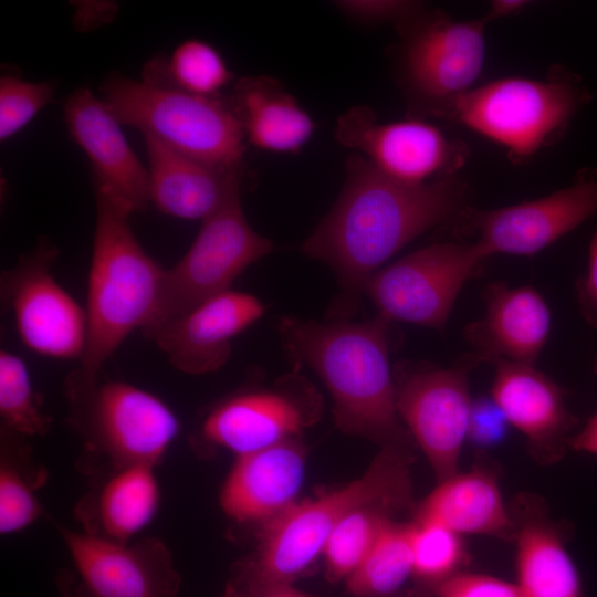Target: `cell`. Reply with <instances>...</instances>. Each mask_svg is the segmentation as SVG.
I'll return each mask as SVG.
<instances>
[{
  "label": "cell",
  "mask_w": 597,
  "mask_h": 597,
  "mask_svg": "<svg viewBox=\"0 0 597 597\" xmlns=\"http://www.w3.org/2000/svg\"><path fill=\"white\" fill-rule=\"evenodd\" d=\"M576 296L583 317L597 328V231L589 242L587 270L576 284Z\"/></svg>",
  "instance_id": "cell-37"
},
{
  "label": "cell",
  "mask_w": 597,
  "mask_h": 597,
  "mask_svg": "<svg viewBox=\"0 0 597 597\" xmlns=\"http://www.w3.org/2000/svg\"><path fill=\"white\" fill-rule=\"evenodd\" d=\"M63 114L71 137L91 163L94 195L129 216L145 210L150 203L149 171L103 101L81 86L65 101Z\"/></svg>",
  "instance_id": "cell-17"
},
{
  "label": "cell",
  "mask_w": 597,
  "mask_h": 597,
  "mask_svg": "<svg viewBox=\"0 0 597 597\" xmlns=\"http://www.w3.org/2000/svg\"><path fill=\"white\" fill-rule=\"evenodd\" d=\"M345 174L337 200L301 251L334 271L341 287L336 311L346 316L385 261L433 227L461 220L470 207L468 187L457 176L407 185L357 153L347 157Z\"/></svg>",
  "instance_id": "cell-1"
},
{
  "label": "cell",
  "mask_w": 597,
  "mask_h": 597,
  "mask_svg": "<svg viewBox=\"0 0 597 597\" xmlns=\"http://www.w3.org/2000/svg\"><path fill=\"white\" fill-rule=\"evenodd\" d=\"M201 222L188 251L165 271L157 313L144 331L180 316L203 301L230 290L233 281L248 266L275 249L270 239L249 224L241 195Z\"/></svg>",
  "instance_id": "cell-10"
},
{
  "label": "cell",
  "mask_w": 597,
  "mask_h": 597,
  "mask_svg": "<svg viewBox=\"0 0 597 597\" xmlns=\"http://www.w3.org/2000/svg\"><path fill=\"white\" fill-rule=\"evenodd\" d=\"M101 100L119 122L197 160L247 169L242 127L227 96L202 97L113 73Z\"/></svg>",
  "instance_id": "cell-5"
},
{
  "label": "cell",
  "mask_w": 597,
  "mask_h": 597,
  "mask_svg": "<svg viewBox=\"0 0 597 597\" xmlns=\"http://www.w3.org/2000/svg\"><path fill=\"white\" fill-rule=\"evenodd\" d=\"M515 585L522 597H584L567 546V528L552 520L544 502L521 494L512 504Z\"/></svg>",
  "instance_id": "cell-23"
},
{
  "label": "cell",
  "mask_w": 597,
  "mask_h": 597,
  "mask_svg": "<svg viewBox=\"0 0 597 597\" xmlns=\"http://www.w3.org/2000/svg\"><path fill=\"white\" fill-rule=\"evenodd\" d=\"M391 597H433V595L425 589L419 588L418 590H413L411 593L402 594V595H394Z\"/></svg>",
  "instance_id": "cell-42"
},
{
  "label": "cell",
  "mask_w": 597,
  "mask_h": 597,
  "mask_svg": "<svg viewBox=\"0 0 597 597\" xmlns=\"http://www.w3.org/2000/svg\"><path fill=\"white\" fill-rule=\"evenodd\" d=\"M334 7L347 18L366 24L392 22L396 27L426 10V4L407 0H339Z\"/></svg>",
  "instance_id": "cell-34"
},
{
  "label": "cell",
  "mask_w": 597,
  "mask_h": 597,
  "mask_svg": "<svg viewBox=\"0 0 597 597\" xmlns=\"http://www.w3.org/2000/svg\"><path fill=\"white\" fill-rule=\"evenodd\" d=\"M0 417L2 428L24 438L46 434L52 423L24 362L7 349L0 352Z\"/></svg>",
  "instance_id": "cell-32"
},
{
  "label": "cell",
  "mask_w": 597,
  "mask_h": 597,
  "mask_svg": "<svg viewBox=\"0 0 597 597\" xmlns=\"http://www.w3.org/2000/svg\"><path fill=\"white\" fill-rule=\"evenodd\" d=\"M585 101L574 75L554 69L546 80L504 77L474 86L430 117L463 125L523 160L554 143Z\"/></svg>",
  "instance_id": "cell-6"
},
{
  "label": "cell",
  "mask_w": 597,
  "mask_h": 597,
  "mask_svg": "<svg viewBox=\"0 0 597 597\" xmlns=\"http://www.w3.org/2000/svg\"><path fill=\"white\" fill-rule=\"evenodd\" d=\"M568 448L597 455V412L587 420L580 431L569 438Z\"/></svg>",
  "instance_id": "cell-39"
},
{
  "label": "cell",
  "mask_w": 597,
  "mask_h": 597,
  "mask_svg": "<svg viewBox=\"0 0 597 597\" xmlns=\"http://www.w3.org/2000/svg\"><path fill=\"white\" fill-rule=\"evenodd\" d=\"M95 202L85 307L87 339L78 366L91 374L102 373L130 333L153 323L166 271L138 242L129 214L100 196Z\"/></svg>",
  "instance_id": "cell-4"
},
{
  "label": "cell",
  "mask_w": 597,
  "mask_h": 597,
  "mask_svg": "<svg viewBox=\"0 0 597 597\" xmlns=\"http://www.w3.org/2000/svg\"><path fill=\"white\" fill-rule=\"evenodd\" d=\"M486 24L482 18L457 21L426 9L396 27L398 73L413 115L430 117L474 87L485 62Z\"/></svg>",
  "instance_id": "cell-8"
},
{
  "label": "cell",
  "mask_w": 597,
  "mask_h": 597,
  "mask_svg": "<svg viewBox=\"0 0 597 597\" xmlns=\"http://www.w3.org/2000/svg\"><path fill=\"white\" fill-rule=\"evenodd\" d=\"M433 597H522L515 583L462 570L438 585Z\"/></svg>",
  "instance_id": "cell-35"
},
{
  "label": "cell",
  "mask_w": 597,
  "mask_h": 597,
  "mask_svg": "<svg viewBox=\"0 0 597 597\" xmlns=\"http://www.w3.org/2000/svg\"><path fill=\"white\" fill-rule=\"evenodd\" d=\"M320 412V395L295 369L272 388L245 389L220 401L205 418L201 436L237 457L300 437Z\"/></svg>",
  "instance_id": "cell-14"
},
{
  "label": "cell",
  "mask_w": 597,
  "mask_h": 597,
  "mask_svg": "<svg viewBox=\"0 0 597 597\" xmlns=\"http://www.w3.org/2000/svg\"><path fill=\"white\" fill-rule=\"evenodd\" d=\"M412 578L419 588L432 590L464 570L470 561L462 535L434 523L410 522Z\"/></svg>",
  "instance_id": "cell-31"
},
{
  "label": "cell",
  "mask_w": 597,
  "mask_h": 597,
  "mask_svg": "<svg viewBox=\"0 0 597 597\" xmlns=\"http://www.w3.org/2000/svg\"><path fill=\"white\" fill-rule=\"evenodd\" d=\"M594 371H595V374H597V357H596L595 363H594Z\"/></svg>",
  "instance_id": "cell-43"
},
{
  "label": "cell",
  "mask_w": 597,
  "mask_h": 597,
  "mask_svg": "<svg viewBox=\"0 0 597 597\" xmlns=\"http://www.w3.org/2000/svg\"><path fill=\"white\" fill-rule=\"evenodd\" d=\"M22 439L1 427L0 532L4 535L20 532L44 515L36 491L46 473L43 469H29L33 463Z\"/></svg>",
  "instance_id": "cell-28"
},
{
  "label": "cell",
  "mask_w": 597,
  "mask_h": 597,
  "mask_svg": "<svg viewBox=\"0 0 597 597\" xmlns=\"http://www.w3.org/2000/svg\"><path fill=\"white\" fill-rule=\"evenodd\" d=\"M401 506L389 502L367 504L352 511L336 526L323 549L322 558L331 582L344 580L364 561L384 526Z\"/></svg>",
  "instance_id": "cell-30"
},
{
  "label": "cell",
  "mask_w": 597,
  "mask_h": 597,
  "mask_svg": "<svg viewBox=\"0 0 597 597\" xmlns=\"http://www.w3.org/2000/svg\"><path fill=\"white\" fill-rule=\"evenodd\" d=\"M69 421L86 449L111 471L133 464L157 465L179 432L176 413L157 396L80 367L64 380Z\"/></svg>",
  "instance_id": "cell-7"
},
{
  "label": "cell",
  "mask_w": 597,
  "mask_h": 597,
  "mask_svg": "<svg viewBox=\"0 0 597 597\" xmlns=\"http://www.w3.org/2000/svg\"><path fill=\"white\" fill-rule=\"evenodd\" d=\"M469 359L451 368L401 363L396 367L399 418L425 454L437 482L458 472L472 399Z\"/></svg>",
  "instance_id": "cell-12"
},
{
  "label": "cell",
  "mask_w": 597,
  "mask_h": 597,
  "mask_svg": "<svg viewBox=\"0 0 597 597\" xmlns=\"http://www.w3.org/2000/svg\"><path fill=\"white\" fill-rule=\"evenodd\" d=\"M233 77L214 46L200 39H188L170 55L149 60L144 66L142 81L191 95L221 97Z\"/></svg>",
  "instance_id": "cell-27"
},
{
  "label": "cell",
  "mask_w": 597,
  "mask_h": 597,
  "mask_svg": "<svg viewBox=\"0 0 597 597\" xmlns=\"http://www.w3.org/2000/svg\"><path fill=\"white\" fill-rule=\"evenodd\" d=\"M335 139L366 158L380 172L407 185L457 176L469 157L467 145L420 118L383 123L365 105L336 121Z\"/></svg>",
  "instance_id": "cell-13"
},
{
  "label": "cell",
  "mask_w": 597,
  "mask_h": 597,
  "mask_svg": "<svg viewBox=\"0 0 597 597\" xmlns=\"http://www.w3.org/2000/svg\"><path fill=\"white\" fill-rule=\"evenodd\" d=\"M265 311L254 295L228 290L185 314L142 332L177 370L201 375L220 369L231 355V341Z\"/></svg>",
  "instance_id": "cell-18"
},
{
  "label": "cell",
  "mask_w": 597,
  "mask_h": 597,
  "mask_svg": "<svg viewBox=\"0 0 597 597\" xmlns=\"http://www.w3.org/2000/svg\"><path fill=\"white\" fill-rule=\"evenodd\" d=\"M491 397L510 426L526 439L532 458L551 465L565 455L577 418L568 410L563 389L533 365L498 362Z\"/></svg>",
  "instance_id": "cell-19"
},
{
  "label": "cell",
  "mask_w": 597,
  "mask_h": 597,
  "mask_svg": "<svg viewBox=\"0 0 597 597\" xmlns=\"http://www.w3.org/2000/svg\"><path fill=\"white\" fill-rule=\"evenodd\" d=\"M485 311L463 331L472 349L468 359L479 363L510 362L533 365L547 343L551 310L531 285L489 284L483 294Z\"/></svg>",
  "instance_id": "cell-20"
},
{
  "label": "cell",
  "mask_w": 597,
  "mask_h": 597,
  "mask_svg": "<svg viewBox=\"0 0 597 597\" xmlns=\"http://www.w3.org/2000/svg\"><path fill=\"white\" fill-rule=\"evenodd\" d=\"M220 597H314L293 583H251L233 578Z\"/></svg>",
  "instance_id": "cell-38"
},
{
  "label": "cell",
  "mask_w": 597,
  "mask_h": 597,
  "mask_svg": "<svg viewBox=\"0 0 597 597\" xmlns=\"http://www.w3.org/2000/svg\"><path fill=\"white\" fill-rule=\"evenodd\" d=\"M87 597H177L181 577L156 537L119 543L57 526Z\"/></svg>",
  "instance_id": "cell-16"
},
{
  "label": "cell",
  "mask_w": 597,
  "mask_h": 597,
  "mask_svg": "<svg viewBox=\"0 0 597 597\" xmlns=\"http://www.w3.org/2000/svg\"><path fill=\"white\" fill-rule=\"evenodd\" d=\"M528 3L523 0H495L492 1L488 13L482 19L490 23L493 20L510 17L520 13Z\"/></svg>",
  "instance_id": "cell-40"
},
{
  "label": "cell",
  "mask_w": 597,
  "mask_h": 597,
  "mask_svg": "<svg viewBox=\"0 0 597 597\" xmlns=\"http://www.w3.org/2000/svg\"><path fill=\"white\" fill-rule=\"evenodd\" d=\"M411 576L410 522L391 519L344 583L352 597H391Z\"/></svg>",
  "instance_id": "cell-29"
},
{
  "label": "cell",
  "mask_w": 597,
  "mask_h": 597,
  "mask_svg": "<svg viewBox=\"0 0 597 597\" xmlns=\"http://www.w3.org/2000/svg\"><path fill=\"white\" fill-rule=\"evenodd\" d=\"M509 426L504 412L491 396L472 400L467 440L475 447L486 449L501 443Z\"/></svg>",
  "instance_id": "cell-36"
},
{
  "label": "cell",
  "mask_w": 597,
  "mask_h": 597,
  "mask_svg": "<svg viewBox=\"0 0 597 597\" xmlns=\"http://www.w3.org/2000/svg\"><path fill=\"white\" fill-rule=\"evenodd\" d=\"M390 324L379 315L359 323L283 317L279 334L295 365H307L326 387L341 431L380 449L412 451L416 444L397 411Z\"/></svg>",
  "instance_id": "cell-2"
},
{
  "label": "cell",
  "mask_w": 597,
  "mask_h": 597,
  "mask_svg": "<svg viewBox=\"0 0 597 597\" xmlns=\"http://www.w3.org/2000/svg\"><path fill=\"white\" fill-rule=\"evenodd\" d=\"M55 81L28 82L13 74L0 77V139L7 140L53 102Z\"/></svg>",
  "instance_id": "cell-33"
},
{
  "label": "cell",
  "mask_w": 597,
  "mask_h": 597,
  "mask_svg": "<svg viewBox=\"0 0 597 597\" xmlns=\"http://www.w3.org/2000/svg\"><path fill=\"white\" fill-rule=\"evenodd\" d=\"M413 520L444 526L460 535L513 540L514 522L494 470L478 464L438 482L417 505Z\"/></svg>",
  "instance_id": "cell-24"
},
{
  "label": "cell",
  "mask_w": 597,
  "mask_h": 597,
  "mask_svg": "<svg viewBox=\"0 0 597 597\" xmlns=\"http://www.w3.org/2000/svg\"><path fill=\"white\" fill-rule=\"evenodd\" d=\"M412 451L380 449L366 471L347 484L298 501L263 524L253 556L234 578L251 583H293L322 557L336 526L357 507L389 502L411 503Z\"/></svg>",
  "instance_id": "cell-3"
},
{
  "label": "cell",
  "mask_w": 597,
  "mask_h": 597,
  "mask_svg": "<svg viewBox=\"0 0 597 597\" xmlns=\"http://www.w3.org/2000/svg\"><path fill=\"white\" fill-rule=\"evenodd\" d=\"M227 98L245 140L260 150L296 155L316 130L313 117L272 76H243Z\"/></svg>",
  "instance_id": "cell-25"
},
{
  "label": "cell",
  "mask_w": 597,
  "mask_h": 597,
  "mask_svg": "<svg viewBox=\"0 0 597 597\" xmlns=\"http://www.w3.org/2000/svg\"><path fill=\"white\" fill-rule=\"evenodd\" d=\"M57 255V247L41 238L33 251L2 272L1 301L25 347L54 359L81 360L87 339L86 311L52 275Z\"/></svg>",
  "instance_id": "cell-11"
},
{
  "label": "cell",
  "mask_w": 597,
  "mask_h": 597,
  "mask_svg": "<svg viewBox=\"0 0 597 597\" xmlns=\"http://www.w3.org/2000/svg\"><path fill=\"white\" fill-rule=\"evenodd\" d=\"M148 157L149 198L170 217L203 221L241 195L247 169L213 166L143 135Z\"/></svg>",
  "instance_id": "cell-22"
},
{
  "label": "cell",
  "mask_w": 597,
  "mask_h": 597,
  "mask_svg": "<svg viewBox=\"0 0 597 597\" xmlns=\"http://www.w3.org/2000/svg\"><path fill=\"white\" fill-rule=\"evenodd\" d=\"M307 450L300 437L237 455L219 493L222 512L238 523L265 524L297 501Z\"/></svg>",
  "instance_id": "cell-21"
},
{
  "label": "cell",
  "mask_w": 597,
  "mask_h": 597,
  "mask_svg": "<svg viewBox=\"0 0 597 597\" xmlns=\"http://www.w3.org/2000/svg\"><path fill=\"white\" fill-rule=\"evenodd\" d=\"M597 214V172L545 197L491 210L469 208L461 221L489 256L534 255Z\"/></svg>",
  "instance_id": "cell-15"
},
{
  "label": "cell",
  "mask_w": 597,
  "mask_h": 597,
  "mask_svg": "<svg viewBox=\"0 0 597 597\" xmlns=\"http://www.w3.org/2000/svg\"><path fill=\"white\" fill-rule=\"evenodd\" d=\"M153 464H133L112 470L81 506L85 532L128 543L155 517L159 484Z\"/></svg>",
  "instance_id": "cell-26"
},
{
  "label": "cell",
  "mask_w": 597,
  "mask_h": 597,
  "mask_svg": "<svg viewBox=\"0 0 597 597\" xmlns=\"http://www.w3.org/2000/svg\"><path fill=\"white\" fill-rule=\"evenodd\" d=\"M56 587L60 597H87L81 593V587L74 586V577L69 570L57 573Z\"/></svg>",
  "instance_id": "cell-41"
},
{
  "label": "cell",
  "mask_w": 597,
  "mask_h": 597,
  "mask_svg": "<svg viewBox=\"0 0 597 597\" xmlns=\"http://www.w3.org/2000/svg\"><path fill=\"white\" fill-rule=\"evenodd\" d=\"M489 258L478 242L431 244L376 271L364 293L389 322L443 332L462 287Z\"/></svg>",
  "instance_id": "cell-9"
}]
</instances>
